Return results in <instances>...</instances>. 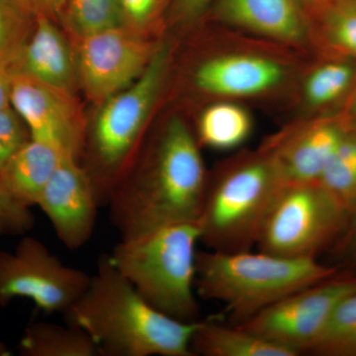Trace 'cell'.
I'll return each mask as SVG.
<instances>
[{
	"mask_svg": "<svg viewBox=\"0 0 356 356\" xmlns=\"http://www.w3.org/2000/svg\"><path fill=\"white\" fill-rule=\"evenodd\" d=\"M207 180L197 138L172 117L139 168L122 172L114 184L106 204L110 221L120 240L197 222Z\"/></svg>",
	"mask_w": 356,
	"mask_h": 356,
	"instance_id": "cell-1",
	"label": "cell"
},
{
	"mask_svg": "<svg viewBox=\"0 0 356 356\" xmlns=\"http://www.w3.org/2000/svg\"><path fill=\"white\" fill-rule=\"evenodd\" d=\"M95 341L99 356H193L197 322L168 317L149 305L114 266L100 255L88 289L65 314Z\"/></svg>",
	"mask_w": 356,
	"mask_h": 356,
	"instance_id": "cell-2",
	"label": "cell"
},
{
	"mask_svg": "<svg viewBox=\"0 0 356 356\" xmlns=\"http://www.w3.org/2000/svg\"><path fill=\"white\" fill-rule=\"evenodd\" d=\"M315 259H288L257 250L198 252L196 293L220 302L231 324H242L292 293L336 275Z\"/></svg>",
	"mask_w": 356,
	"mask_h": 356,
	"instance_id": "cell-3",
	"label": "cell"
},
{
	"mask_svg": "<svg viewBox=\"0 0 356 356\" xmlns=\"http://www.w3.org/2000/svg\"><path fill=\"white\" fill-rule=\"evenodd\" d=\"M198 243L197 222H180L120 240L109 255L119 273L149 305L181 322H197Z\"/></svg>",
	"mask_w": 356,
	"mask_h": 356,
	"instance_id": "cell-4",
	"label": "cell"
},
{
	"mask_svg": "<svg viewBox=\"0 0 356 356\" xmlns=\"http://www.w3.org/2000/svg\"><path fill=\"white\" fill-rule=\"evenodd\" d=\"M285 184L266 149L222 166L214 177H208L197 221L200 242L217 252L254 250Z\"/></svg>",
	"mask_w": 356,
	"mask_h": 356,
	"instance_id": "cell-5",
	"label": "cell"
},
{
	"mask_svg": "<svg viewBox=\"0 0 356 356\" xmlns=\"http://www.w3.org/2000/svg\"><path fill=\"white\" fill-rule=\"evenodd\" d=\"M170 62V47L159 46L145 72L128 88L100 104L84 140L83 152L88 149V163L83 165L102 206H106L114 184L139 147Z\"/></svg>",
	"mask_w": 356,
	"mask_h": 356,
	"instance_id": "cell-6",
	"label": "cell"
},
{
	"mask_svg": "<svg viewBox=\"0 0 356 356\" xmlns=\"http://www.w3.org/2000/svg\"><path fill=\"white\" fill-rule=\"evenodd\" d=\"M350 218L318 182L287 184L269 209L255 248L288 259H317Z\"/></svg>",
	"mask_w": 356,
	"mask_h": 356,
	"instance_id": "cell-7",
	"label": "cell"
},
{
	"mask_svg": "<svg viewBox=\"0 0 356 356\" xmlns=\"http://www.w3.org/2000/svg\"><path fill=\"white\" fill-rule=\"evenodd\" d=\"M91 276L67 266L38 238L23 236L14 252L0 250V308L14 299L33 301L46 314H67Z\"/></svg>",
	"mask_w": 356,
	"mask_h": 356,
	"instance_id": "cell-8",
	"label": "cell"
},
{
	"mask_svg": "<svg viewBox=\"0 0 356 356\" xmlns=\"http://www.w3.org/2000/svg\"><path fill=\"white\" fill-rule=\"evenodd\" d=\"M355 292L356 277L334 275L288 295L238 325L301 355L310 351L339 303Z\"/></svg>",
	"mask_w": 356,
	"mask_h": 356,
	"instance_id": "cell-9",
	"label": "cell"
},
{
	"mask_svg": "<svg viewBox=\"0 0 356 356\" xmlns=\"http://www.w3.org/2000/svg\"><path fill=\"white\" fill-rule=\"evenodd\" d=\"M158 47L126 26L77 40L79 86L91 102L102 104L145 72Z\"/></svg>",
	"mask_w": 356,
	"mask_h": 356,
	"instance_id": "cell-10",
	"label": "cell"
},
{
	"mask_svg": "<svg viewBox=\"0 0 356 356\" xmlns=\"http://www.w3.org/2000/svg\"><path fill=\"white\" fill-rule=\"evenodd\" d=\"M10 106L27 126L31 139L81 159L86 124L72 93L11 76Z\"/></svg>",
	"mask_w": 356,
	"mask_h": 356,
	"instance_id": "cell-11",
	"label": "cell"
},
{
	"mask_svg": "<svg viewBox=\"0 0 356 356\" xmlns=\"http://www.w3.org/2000/svg\"><path fill=\"white\" fill-rule=\"evenodd\" d=\"M37 206L48 218L60 242L70 250L89 242L102 207L81 159L72 156L62 159Z\"/></svg>",
	"mask_w": 356,
	"mask_h": 356,
	"instance_id": "cell-12",
	"label": "cell"
},
{
	"mask_svg": "<svg viewBox=\"0 0 356 356\" xmlns=\"http://www.w3.org/2000/svg\"><path fill=\"white\" fill-rule=\"evenodd\" d=\"M8 70L11 76L28 77L72 95L79 86L76 51L55 20L40 11L34 30Z\"/></svg>",
	"mask_w": 356,
	"mask_h": 356,
	"instance_id": "cell-13",
	"label": "cell"
},
{
	"mask_svg": "<svg viewBox=\"0 0 356 356\" xmlns=\"http://www.w3.org/2000/svg\"><path fill=\"white\" fill-rule=\"evenodd\" d=\"M348 133L337 122L318 121L274 140L266 149L285 184H313Z\"/></svg>",
	"mask_w": 356,
	"mask_h": 356,
	"instance_id": "cell-14",
	"label": "cell"
},
{
	"mask_svg": "<svg viewBox=\"0 0 356 356\" xmlns=\"http://www.w3.org/2000/svg\"><path fill=\"white\" fill-rule=\"evenodd\" d=\"M282 65L261 56H219L206 60L196 70L194 81L201 90L227 97L262 95L284 79Z\"/></svg>",
	"mask_w": 356,
	"mask_h": 356,
	"instance_id": "cell-15",
	"label": "cell"
},
{
	"mask_svg": "<svg viewBox=\"0 0 356 356\" xmlns=\"http://www.w3.org/2000/svg\"><path fill=\"white\" fill-rule=\"evenodd\" d=\"M215 14L229 24L284 43H303L309 34L302 0H216Z\"/></svg>",
	"mask_w": 356,
	"mask_h": 356,
	"instance_id": "cell-16",
	"label": "cell"
},
{
	"mask_svg": "<svg viewBox=\"0 0 356 356\" xmlns=\"http://www.w3.org/2000/svg\"><path fill=\"white\" fill-rule=\"evenodd\" d=\"M65 154L50 144L30 140L7 161L0 182L26 206H37Z\"/></svg>",
	"mask_w": 356,
	"mask_h": 356,
	"instance_id": "cell-17",
	"label": "cell"
},
{
	"mask_svg": "<svg viewBox=\"0 0 356 356\" xmlns=\"http://www.w3.org/2000/svg\"><path fill=\"white\" fill-rule=\"evenodd\" d=\"M193 356H297L240 325L199 320L192 334Z\"/></svg>",
	"mask_w": 356,
	"mask_h": 356,
	"instance_id": "cell-18",
	"label": "cell"
},
{
	"mask_svg": "<svg viewBox=\"0 0 356 356\" xmlns=\"http://www.w3.org/2000/svg\"><path fill=\"white\" fill-rule=\"evenodd\" d=\"M24 356H99L88 332L72 324L38 322L25 330L19 343Z\"/></svg>",
	"mask_w": 356,
	"mask_h": 356,
	"instance_id": "cell-19",
	"label": "cell"
},
{
	"mask_svg": "<svg viewBox=\"0 0 356 356\" xmlns=\"http://www.w3.org/2000/svg\"><path fill=\"white\" fill-rule=\"evenodd\" d=\"M252 118L243 107L218 103L208 107L198 122V143L218 151H228L243 145L252 133Z\"/></svg>",
	"mask_w": 356,
	"mask_h": 356,
	"instance_id": "cell-20",
	"label": "cell"
},
{
	"mask_svg": "<svg viewBox=\"0 0 356 356\" xmlns=\"http://www.w3.org/2000/svg\"><path fill=\"white\" fill-rule=\"evenodd\" d=\"M60 19L76 41L125 26L120 0H67Z\"/></svg>",
	"mask_w": 356,
	"mask_h": 356,
	"instance_id": "cell-21",
	"label": "cell"
},
{
	"mask_svg": "<svg viewBox=\"0 0 356 356\" xmlns=\"http://www.w3.org/2000/svg\"><path fill=\"white\" fill-rule=\"evenodd\" d=\"M38 14L32 0H0V64L8 67L34 30Z\"/></svg>",
	"mask_w": 356,
	"mask_h": 356,
	"instance_id": "cell-22",
	"label": "cell"
},
{
	"mask_svg": "<svg viewBox=\"0 0 356 356\" xmlns=\"http://www.w3.org/2000/svg\"><path fill=\"white\" fill-rule=\"evenodd\" d=\"M318 184L343 204L350 216L356 211V135L346 134Z\"/></svg>",
	"mask_w": 356,
	"mask_h": 356,
	"instance_id": "cell-23",
	"label": "cell"
},
{
	"mask_svg": "<svg viewBox=\"0 0 356 356\" xmlns=\"http://www.w3.org/2000/svg\"><path fill=\"white\" fill-rule=\"evenodd\" d=\"M355 79L356 69L350 63L334 60L318 65L307 77L306 102L316 108L331 105L348 93Z\"/></svg>",
	"mask_w": 356,
	"mask_h": 356,
	"instance_id": "cell-24",
	"label": "cell"
},
{
	"mask_svg": "<svg viewBox=\"0 0 356 356\" xmlns=\"http://www.w3.org/2000/svg\"><path fill=\"white\" fill-rule=\"evenodd\" d=\"M309 353L356 356V292L337 307L324 332Z\"/></svg>",
	"mask_w": 356,
	"mask_h": 356,
	"instance_id": "cell-25",
	"label": "cell"
},
{
	"mask_svg": "<svg viewBox=\"0 0 356 356\" xmlns=\"http://www.w3.org/2000/svg\"><path fill=\"white\" fill-rule=\"evenodd\" d=\"M332 47L356 58V6L337 7L321 13Z\"/></svg>",
	"mask_w": 356,
	"mask_h": 356,
	"instance_id": "cell-26",
	"label": "cell"
},
{
	"mask_svg": "<svg viewBox=\"0 0 356 356\" xmlns=\"http://www.w3.org/2000/svg\"><path fill=\"white\" fill-rule=\"evenodd\" d=\"M34 224L31 207L17 200L0 182V238L24 236Z\"/></svg>",
	"mask_w": 356,
	"mask_h": 356,
	"instance_id": "cell-27",
	"label": "cell"
},
{
	"mask_svg": "<svg viewBox=\"0 0 356 356\" xmlns=\"http://www.w3.org/2000/svg\"><path fill=\"white\" fill-rule=\"evenodd\" d=\"M31 140L29 130L11 106L0 108V172L20 147Z\"/></svg>",
	"mask_w": 356,
	"mask_h": 356,
	"instance_id": "cell-28",
	"label": "cell"
},
{
	"mask_svg": "<svg viewBox=\"0 0 356 356\" xmlns=\"http://www.w3.org/2000/svg\"><path fill=\"white\" fill-rule=\"evenodd\" d=\"M170 0H120L124 24L146 35L158 22Z\"/></svg>",
	"mask_w": 356,
	"mask_h": 356,
	"instance_id": "cell-29",
	"label": "cell"
},
{
	"mask_svg": "<svg viewBox=\"0 0 356 356\" xmlns=\"http://www.w3.org/2000/svg\"><path fill=\"white\" fill-rule=\"evenodd\" d=\"M213 0H175V16L180 21H192L206 10Z\"/></svg>",
	"mask_w": 356,
	"mask_h": 356,
	"instance_id": "cell-30",
	"label": "cell"
},
{
	"mask_svg": "<svg viewBox=\"0 0 356 356\" xmlns=\"http://www.w3.org/2000/svg\"><path fill=\"white\" fill-rule=\"evenodd\" d=\"M302 2L305 7H311L320 14L337 7L356 6V0H302Z\"/></svg>",
	"mask_w": 356,
	"mask_h": 356,
	"instance_id": "cell-31",
	"label": "cell"
},
{
	"mask_svg": "<svg viewBox=\"0 0 356 356\" xmlns=\"http://www.w3.org/2000/svg\"><path fill=\"white\" fill-rule=\"evenodd\" d=\"M32 1L40 13L46 14L55 20V18L60 19L67 0H32Z\"/></svg>",
	"mask_w": 356,
	"mask_h": 356,
	"instance_id": "cell-32",
	"label": "cell"
},
{
	"mask_svg": "<svg viewBox=\"0 0 356 356\" xmlns=\"http://www.w3.org/2000/svg\"><path fill=\"white\" fill-rule=\"evenodd\" d=\"M11 74L6 65L0 64V108L10 106Z\"/></svg>",
	"mask_w": 356,
	"mask_h": 356,
	"instance_id": "cell-33",
	"label": "cell"
},
{
	"mask_svg": "<svg viewBox=\"0 0 356 356\" xmlns=\"http://www.w3.org/2000/svg\"><path fill=\"white\" fill-rule=\"evenodd\" d=\"M11 355V350H9L8 346L6 343L0 341V356H9Z\"/></svg>",
	"mask_w": 356,
	"mask_h": 356,
	"instance_id": "cell-34",
	"label": "cell"
},
{
	"mask_svg": "<svg viewBox=\"0 0 356 356\" xmlns=\"http://www.w3.org/2000/svg\"><path fill=\"white\" fill-rule=\"evenodd\" d=\"M351 216H355V218H356V211H355V212H353V214H351ZM355 226H356V222H355ZM353 245H355V248L356 250V228H355V238H353Z\"/></svg>",
	"mask_w": 356,
	"mask_h": 356,
	"instance_id": "cell-35",
	"label": "cell"
},
{
	"mask_svg": "<svg viewBox=\"0 0 356 356\" xmlns=\"http://www.w3.org/2000/svg\"><path fill=\"white\" fill-rule=\"evenodd\" d=\"M355 120H356V103H355Z\"/></svg>",
	"mask_w": 356,
	"mask_h": 356,
	"instance_id": "cell-36",
	"label": "cell"
}]
</instances>
